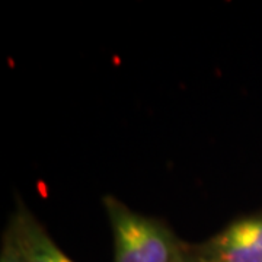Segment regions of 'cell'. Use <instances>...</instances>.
Returning a JSON list of instances; mask_svg holds the SVG:
<instances>
[{"label":"cell","instance_id":"5b68a950","mask_svg":"<svg viewBox=\"0 0 262 262\" xmlns=\"http://www.w3.org/2000/svg\"><path fill=\"white\" fill-rule=\"evenodd\" d=\"M0 262H24L20 253L16 249L13 241L9 237V234L5 233L3 244H2V253H0Z\"/></svg>","mask_w":262,"mask_h":262},{"label":"cell","instance_id":"3957f363","mask_svg":"<svg viewBox=\"0 0 262 262\" xmlns=\"http://www.w3.org/2000/svg\"><path fill=\"white\" fill-rule=\"evenodd\" d=\"M136 233L144 262H188V248L181 244L172 229L155 217L136 213Z\"/></svg>","mask_w":262,"mask_h":262},{"label":"cell","instance_id":"277c9868","mask_svg":"<svg viewBox=\"0 0 262 262\" xmlns=\"http://www.w3.org/2000/svg\"><path fill=\"white\" fill-rule=\"evenodd\" d=\"M103 207L113 230L114 262H144L134 226L136 211L113 195L103 196Z\"/></svg>","mask_w":262,"mask_h":262},{"label":"cell","instance_id":"7a4b0ae2","mask_svg":"<svg viewBox=\"0 0 262 262\" xmlns=\"http://www.w3.org/2000/svg\"><path fill=\"white\" fill-rule=\"evenodd\" d=\"M5 233L9 234L24 262H75L61 251L32 211L19 201Z\"/></svg>","mask_w":262,"mask_h":262},{"label":"cell","instance_id":"6da1fadb","mask_svg":"<svg viewBox=\"0 0 262 262\" xmlns=\"http://www.w3.org/2000/svg\"><path fill=\"white\" fill-rule=\"evenodd\" d=\"M194 262H262V213L244 215L213 237L188 248Z\"/></svg>","mask_w":262,"mask_h":262}]
</instances>
